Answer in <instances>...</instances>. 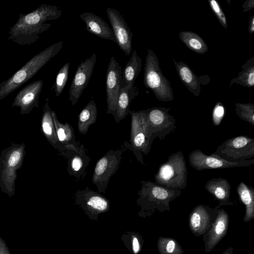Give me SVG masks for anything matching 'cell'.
I'll return each instance as SVG.
<instances>
[{"label":"cell","mask_w":254,"mask_h":254,"mask_svg":"<svg viewBox=\"0 0 254 254\" xmlns=\"http://www.w3.org/2000/svg\"><path fill=\"white\" fill-rule=\"evenodd\" d=\"M237 191L246 206L245 218H253L254 213V189L241 182L237 187Z\"/></svg>","instance_id":"83f0119b"},{"label":"cell","mask_w":254,"mask_h":254,"mask_svg":"<svg viewBox=\"0 0 254 254\" xmlns=\"http://www.w3.org/2000/svg\"><path fill=\"white\" fill-rule=\"evenodd\" d=\"M97 60L95 53L81 62L77 67L69 90V100L74 105L86 88L92 76Z\"/></svg>","instance_id":"4fadbf2b"},{"label":"cell","mask_w":254,"mask_h":254,"mask_svg":"<svg viewBox=\"0 0 254 254\" xmlns=\"http://www.w3.org/2000/svg\"><path fill=\"white\" fill-rule=\"evenodd\" d=\"M207 207L199 205L192 211L190 217V225L192 230L202 231L209 219Z\"/></svg>","instance_id":"f1b7e54d"},{"label":"cell","mask_w":254,"mask_h":254,"mask_svg":"<svg viewBox=\"0 0 254 254\" xmlns=\"http://www.w3.org/2000/svg\"><path fill=\"white\" fill-rule=\"evenodd\" d=\"M62 11L56 5L42 4L34 10L19 15L17 21L10 28L8 40L18 45L34 44L40 34L51 26L46 22L59 18Z\"/></svg>","instance_id":"6da1fadb"},{"label":"cell","mask_w":254,"mask_h":254,"mask_svg":"<svg viewBox=\"0 0 254 254\" xmlns=\"http://www.w3.org/2000/svg\"><path fill=\"white\" fill-rule=\"evenodd\" d=\"M155 183L162 187L184 190L187 185L188 170L183 153L181 151L171 155L162 164L155 175Z\"/></svg>","instance_id":"5b68a950"},{"label":"cell","mask_w":254,"mask_h":254,"mask_svg":"<svg viewBox=\"0 0 254 254\" xmlns=\"http://www.w3.org/2000/svg\"><path fill=\"white\" fill-rule=\"evenodd\" d=\"M123 151L120 149L107 152L97 162L95 166L92 181L99 193L105 192L111 177L119 167Z\"/></svg>","instance_id":"ba28073f"},{"label":"cell","mask_w":254,"mask_h":254,"mask_svg":"<svg viewBox=\"0 0 254 254\" xmlns=\"http://www.w3.org/2000/svg\"><path fill=\"white\" fill-rule=\"evenodd\" d=\"M189 162L193 169L201 171L206 169L248 167L254 164V159L231 162L212 154L210 155H206L200 149H197L190 153Z\"/></svg>","instance_id":"9c48e42d"},{"label":"cell","mask_w":254,"mask_h":254,"mask_svg":"<svg viewBox=\"0 0 254 254\" xmlns=\"http://www.w3.org/2000/svg\"><path fill=\"white\" fill-rule=\"evenodd\" d=\"M212 154L231 162L248 160L254 157V139L245 135L233 137L224 141Z\"/></svg>","instance_id":"52a82bcc"},{"label":"cell","mask_w":254,"mask_h":254,"mask_svg":"<svg viewBox=\"0 0 254 254\" xmlns=\"http://www.w3.org/2000/svg\"><path fill=\"white\" fill-rule=\"evenodd\" d=\"M248 31L250 34L254 32V15L252 16L249 21Z\"/></svg>","instance_id":"f35d334b"},{"label":"cell","mask_w":254,"mask_h":254,"mask_svg":"<svg viewBox=\"0 0 254 254\" xmlns=\"http://www.w3.org/2000/svg\"><path fill=\"white\" fill-rule=\"evenodd\" d=\"M178 76L182 83L194 96H199L201 85L208 84L210 77L208 75L197 76L188 64L182 61L179 62L173 59Z\"/></svg>","instance_id":"2e32d148"},{"label":"cell","mask_w":254,"mask_h":254,"mask_svg":"<svg viewBox=\"0 0 254 254\" xmlns=\"http://www.w3.org/2000/svg\"><path fill=\"white\" fill-rule=\"evenodd\" d=\"M138 88L136 86H127L121 88L114 117L116 123H120L129 114V106L132 100L138 95Z\"/></svg>","instance_id":"7402d4cb"},{"label":"cell","mask_w":254,"mask_h":254,"mask_svg":"<svg viewBox=\"0 0 254 254\" xmlns=\"http://www.w3.org/2000/svg\"><path fill=\"white\" fill-rule=\"evenodd\" d=\"M141 66L142 59L137 55L136 50H133L129 60L122 70L121 88L134 85L135 80L140 72Z\"/></svg>","instance_id":"cb8c5ba5"},{"label":"cell","mask_w":254,"mask_h":254,"mask_svg":"<svg viewBox=\"0 0 254 254\" xmlns=\"http://www.w3.org/2000/svg\"><path fill=\"white\" fill-rule=\"evenodd\" d=\"M69 66V63H66L60 68L57 74L54 86L57 97H59L62 94L65 87L68 78Z\"/></svg>","instance_id":"1f68e13d"},{"label":"cell","mask_w":254,"mask_h":254,"mask_svg":"<svg viewBox=\"0 0 254 254\" xmlns=\"http://www.w3.org/2000/svg\"><path fill=\"white\" fill-rule=\"evenodd\" d=\"M141 187L138 191V201L153 204H165L181 193V190L162 187L154 182L141 181Z\"/></svg>","instance_id":"8fae6325"},{"label":"cell","mask_w":254,"mask_h":254,"mask_svg":"<svg viewBox=\"0 0 254 254\" xmlns=\"http://www.w3.org/2000/svg\"><path fill=\"white\" fill-rule=\"evenodd\" d=\"M206 190L211 194L222 204L231 203V186L226 179L223 178L212 179L205 185Z\"/></svg>","instance_id":"603a6c76"},{"label":"cell","mask_w":254,"mask_h":254,"mask_svg":"<svg viewBox=\"0 0 254 254\" xmlns=\"http://www.w3.org/2000/svg\"><path fill=\"white\" fill-rule=\"evenodd\" d=\"M51 112L49 100L46 98L43 106L41 130L50 144L62 155L66 149L59 141Z\"/></svg>","instance_id":"ffe728a7"},{"label":"cell","mask_w":254,"mask_h":254,"mask_svg":"<svg viewBox=\"0 0 254 254\" xmlns=\"http://www.w3.org/2000/svg\"><path fill=\"white\" fill-rule=\"evenodd\" d=\"M25 154L24 143L13 142L0 154V189L9 197L15 194L17 171L22 166Z\"/></svg>","instance_id":"3957f363"},{"label":"cell","mask_w":254,"mask_h":254,"mask_svg":"<svg viewBox=\"0 0 254 254\" xmlns=\"http://www.w3.org/2000/svg\"><path fill=\"white\" fill-rule=\"evenodd\" d=\"M131 242L133 253L134 254H137L140 251V244L139 241L136 237L132 236Z\"/></svg>","instance_id":"d590c367"},{"label":"cell","mask_w":254,"mask_h":254,"mask_svg":"<svg viewBox=\"0 0 254 254\" xmlns=\"http://www.w3.org/2000/svg\"><path fill=\"white\" fill-rule=\"evenodd\" d=\"M79 16L85 23L86 29L89 33L101 38L116 43L112 29L99 16L90 12H84Z\"/></svg>","instance_id":"d6986e66"},{"label":"cell","mask_w":254,"mask_h":254,"mask_svg":"<svg viewBox=\"0 0 254 254\" xmlns=\"http://www.w3.org/2000/svg\"><path fill=\"white\" fill-rule=\"evenodd\" d=\"M242 70L237 77L233 78L230 82V86L236 83L244 87L250 88L254 85V56L247 60L242 65Z\"/></svg>","instance_id":"4316f807"},{"label":"cell","mask_w":254,"mask_h":254,"mask_svg":"<svg viewBox=\"0 0 254 254\" xmlns=\"http://www.w3.org/2000/svg\"><path fill=\"white\" fill-rule=\"evenodd\" d=\"M97 117V108L94 100L91 99L78 115L77 128L80 133H87L89 127L94 124Z\"/></svg>","instance_id":"d4e9b609"},{"label":"cell","mask_w":254,"mask_h":254,"mask_svg":"<svg viewBox=\"0 0 254 254\" xmlns=\"http://www.w3.org/2000/svg\"><path fill=\"white\" fill-rule=\"evenodd\" d=\"M76 201L88 210L96 213L107 211L110 204L107 199L99 192L94 191L86 187L84 190H79L76 193Z\"/></svg>","instance_id":"ac0fdd59"},{"label":"cell","mask_w":254,"mask_h":254,"mask_svg":"<svg viewBox=\"0 0 254 254\" xmlns=\"http://www.w3.org/2000/svg\"><path fill=\"white\" fill-rule=\"evenodd\" d=\"M0 254H10L5 241L0 236Z\"/></svg>","instance_id":"8d00e7d4"},{"label":"cell","mask_w":254,"mask_h":254,"mask_svg":"<svg viewBox=\"0 0 254 254\" xmlns=\"http://www.w3.org/2000/svg\"><path fill=\"white\" fill-rule=\"evenodd\" d=\"M122 70L120 64L114 57L109 62L106 75V94L107 103V114L114 117L117 103L121 89Z\"/></svg>","instance_id":"7c38bea8"},{"label":"cell","mask_w":254,"mask_h":254,"mask_svg":"<svg viewBox=\"0 0 254 254\" xmlns=\"http://www.w3.org/2000/svg\"><path fill=\"white\" fill-rule=\"evenodd\" d=\"M143 84L153 92L158 100L162 102L173 100L171 83L162 72L157 56L150 49H147L145 59Z\"/></svg>","instance_id":"8992f818"},{"label":"cell","mask_w":254,"mask_h":254,"mask_svg":"<svg viewBox=\"0 0 254 254\" xmlns=\"http://www.w3.org/2000/svg\"><path fill=\"white\" fill-rule=\"evenodd\" d=\"M108 18L116 40V43L126 56H129L132 52L133 34L123 15L115 9L108 7Z\"/></svg>","instance_id":"5bb4252c"},{"label":"cell","mask_w":254,"mask_h":254,"mask_svg":"<svg viewBox=\"0 0 254 254\" xmlns=\"http://www.w3.org/2000/svg\"><path fill=\"white\" fill-rule=\"evenodd\" d=\"M57 135L60 143L66 149L78 151L81 145L75 140L74 130L67 123H61L54 111L51 112Z\"/></svg>","instance_id":"44dd1931"},{"label":"cell","mask_w":254,"mask_h":254,"mask_svg":"<svg viewBox=\"0 0 254 254\" xmlns=\"http://www.w3.org/2000/svg\"><path fill=\"white\" fill-rule=\"evenodd\" d=\"M177 245L173 240H168L166 244L165 252L167 254H173L176 250Z\"/></svg>","instance_id":"e575fe53"},{"label":"cell","mask_w":254,"mask_h":254,"mask_svg":"<svg viewBox=\"0 0 254 254\" xmlns=\"http://www.w3.org/2000/svg\"><path fill=\"white\" fill-rule=\"evenodd\" d=\"M62 155L66 159L67 170L70 176L77 180L85 176L90 159L86 153L85 149L82 145L78 151L66 149Z\"/></svg>","instance_id":"e0dca14e"},{"label":"cell","mask_w":254,"mask_h":254,"mask_svg":"<svg viewBox=\"0 0 254 254\" xmlns=\"http://www.w3.org/2000/svg\"><path fill=\"white\" fill-rule=\"evenodd\" d=\"M63 42L52 44L35 55L22 67L0 83V100L32 78L49 61L61 50Z\"/></svg>","instance_id":"7a4b0ae2"},{"label":"cell","mask_w":254,"mask_h":254,"mask_svg":"<svg viewBox=\"0 0 254 254\" xmlns=\"http://www.w3.org/2000/svg\"><path fill=\"white\" fill-rule=\"evenodd\" d=\"M43 86V80L39 79L23 87L14 98L12 107L19 108L21 115L28 114L34 107L39 108V99Z\"/></svg>","instance_id":"9a60e30c"},{"label":"cell","mask_w":254,"mask_h":254,"mask_svg":"<svg viewBox=\"0 0 254 254\" xmlns=\"http://www.w3.org/2000/svg\"><path fill=\"white\" fill-rule=\"evenodd\" d=\"M170 108L153 107L145 110L147 120L155 139L163 140L176 129V120L169 114Z\"/></svg>","instance_id":"30bf717a"},{"label":"cell","mask_w":254,"mask_h":254,"mask_svg":"<svg viewBox=\"0 0 254 254\" xmlns=\"http://www.w3.org/2000/svg\"><path fill=\"white\" fill-rule=\"evenodd\" d=\"M225 115V108L223 104L217 102L212 111V122L214 126H219L222 121Z\"/></svg>","instance_id":"836d02e7"},{"label":"cell","mask_w":254,"mask_h":254,"mask_svg":"<svg viewBox=\"0 0 254 254\" xmlns=\"http://www.w3.org/2000/svg\"><path fill=\"white\" fill-rule=\"evenodd\" d=\"M228 216L224 211L219 212L210 234L209 247H214L225 234L227 226Z\"/></svg>","instance_id":"f546056e"},{"label":"cell","mask_w":254,"mask_h":254,"mask_svg":"<svg viewBox=\"0 0 254 254\" xmlns=\"http://www.w3.org/2000/svg\"><path fill=\"white\" fill-rule=\"evenodd\" d=\"M209 6L220 24L224 28L228 27L227 19L219 2L216 0H208Z\"/></svg>","instance_id":"d6a6232c"},{"label":"cell","mask_w":254,"mask_h":254,"mask_svg":"<svg viewBox=\"0 0 254 254\" xmlns=\"http://www.w3.org/2000/svg\"><path fill=\"white\" fill-rule=\"evenodd\" d=\"M129 114L131 117L130 138L129 143L125 142V145L133 151L137 160L143 165L142 155L149 153L155 138L145 110L130 111Z\"/></svg>","instance_id":"277c9868"},{"label":"cell","mask_w":254,"mask_h":254,"mask_svg":"<svg viewBox=\"0 0 254 254\" xmlns=\"http://www.w3.org/2000/svg\"><path fill=\"white\" fill-rule=\"evenodd\" d=\"M235 105L237 116L241 120L254 126V104L236 103Z\"/></svg>","instance_id":"4dcf8cb0"},{"label":"cell","mask_w":254,"mask_h":254,"mask_svg":"<svg viewBox=\"0 0 254 254\" xmlns=\"http://www.w3.org/2000/svg\"><path fill=\"white\" fill-rule=\"evenodd\" d=\"M243 12H248L254 7V0H247L242 5Z\"/></svg>","instance_id":"74e56055"},{"label":"cell","mask_w":254,"mask_h":254,"mask_svg":"<svg viewBox=\"0 0 254 254\" xmlns=\"http://www.w3.org/2000/svg\"><path fill=\"white\" fill-rule=\"evenodd\" d=\"M179 38L188 48L197 54H203L208 50L203 39L194 32L181 31L179 34Z\"/></svg>","instance_id":"484cf974"}]
</instances>
